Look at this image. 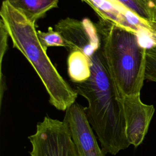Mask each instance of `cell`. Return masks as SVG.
I'll return each mask as SVG.
<instances>
[{"mask_svg": "<svg viewBox=\"0 0 156 156\" xmlns=\"http://www.w3.org/2000/svg\"><path fill=\"white\" fill-rule=\"evenodd\" d=\"M9 37L7 30H6L2 21H0V67H1V79H4L5 77L2 74V66L3 58L5 55L7 48V39Z\"/></svg>", "mask_w": 156, "mask_h": 156, "instance_id": "14", "label": "cell"}, {"mask_svg": "<svg viewBox=\"0 0 156 156\" xmlns=\"http://www.w3.org/2000/svg\"><path fill=\"white\" fill-rule=\"evenodd\" d=\"M98 15L100 19L141 37L148 31L150 21L144 20L121 4L118 0H82Z\"/></svg>", "mask_w": 156, "mask_h": 156, "instance_id": "8", "label": "cell"}, {"mask_svg": "<svg viewBox=\"0 0 156 156\" xmlns=\"http://www.w3.org/2000/svg\"><path fill=\"white\" fill-rule=\"evenodd\" d=\"M139 17L156 21V0H118Z\"/></svg>", "mask_w": 156, "mask_h": 156, "instance_id": "11", "label": "cell"}, {"mask_svg": "<svg viewBox=\"0 0 156 156\" xmlns=\"http://www.w3.org/2000/svg\"><path fill=\"white\" fill-rule=\"evenodd\" d=\"M54 30L62 37L69 53L80 51L90 57L101 47L96 24L88 18L62 19L55 24Z\"/></svg>", "mask_w": 156, "mask_h": 156, "instance_id": "5", "label": "cell"}, {"mask_svg": "<svg viewBox=\"0 0 156 156\" xmlns=\"http://www.w3.org/2000/svg\"><path fill=\"white\" fill-rule=\"evenodd\" d=\"M30 156H79L66 121L45 116L28 137Z\"/></svg>", "mask_w": 156, "mask_h": 156, "instance_id": "4", "label": "cell"}, {"mask_svg": "<svg viewBox=\"0 0 156 156\" xmlns=\"http://www.w3.org/2000/svg\"><path fill=\"white\" fill-rule=\"evenodd\" d=\"M145 80L156 82V44L146 49Z\"/></svg>", "mask_w": 156, "mask_h": 156, "instance_id": "13", "label": "cell"}, {"mask_svg": "<svg viewBox=\"0 0 156 156\" xmlns=\"http://www.w3.org/2000/svg\"><path fill=\"white\" fill-rule=\"evenodd\" d=\"M0 16L13 47L27 59L44 85L50 104L57 110L66 111L76 102L78 94L51 62L40 43L35 24L5 0Z\"/></svg>", "mask_w": 156, "mask_h": 156, "instance_id": "2", "label": "cell"}, {"mask_svg": "<svg viewBox=\"0 0 156 156\" xmlns=\"http://www.w3.org/2000/svg\"><path fill=\"white\" fill-rule=\"evenodd\" d=\"M32 24L44 16L50 10L57 8L58 0H5Z\"/></svg>", "mask_w": 156, "mask_h": 156, "instance_id": "9", "label": "cell"}, {"mask_svg": "<svg viewBox=\"0 0 156 156\" xmlns=\"http://www.w3.org/2000/svg\"><path fill=\"white\" fill-rule=\"evenodd\" d=\"M96 26L109 72L121 98L140 95L145 80L146 49L136 34L99 20Z\"/></svg>", "mask_w": 156, "mask_h": 156, "instance_id": "3", "label": "cell"}, {"mask_svg": "<svg viewBox=\"0 0 156 156\" xmlns=\"http://www.w3.org/2000/svg\"><path fill=\"white\" fill-rule=\"evenodd\" d=\"M121 102L127 140L136 147L143 143L148 132L155 107L153 105L144 104L140 95L122 97Z\"/></svg>", "mask_w": 156, "mask_h": 156, "instance_id": "7", "label": "cell"}, {"mask_svg": "<svg viewBox=\"0 0 156 156\" xmlns=\"http://www.w3.org/2000/svg\"><path fill=\"white\" fill-rule=\"evenodd\" d=\"M68 73L74 83L87 80L91 75L90 57L80 51L70 52L68 58Z\"/></svg>", "mask_w": 156, "mask_h": 156, "instance_id": "10", "label": "cell"}, {"mask_svg": "<svg viewBox=\"0 0 156 156\" xmlns=\"http://www.w3.org/2000/svg\"><path fill=\"white\" fill-rule=\"evenodd\" d=\"M37 35L41 45L46 51L49 47H66L61 35L51 27H49L46 32L37 31Z\"/></svg>", "mask_w": 156, "mask_h": 156, "instance_id": "12", "label": "cell"}, {"mask_svg": "<svg viewBox=\"0 0 156 156\" xmlns=\"http://www.w3.org/2000/svg\"><path fill=\"white\" fill-rule=\"evenodd\" d=\"M91 75L74 83L78 94L88 104V121L105 154H117L130 144L126 136L125 119L120 97L109 72L101 47L90 57Z\"/></svg>", "mask_w": 156, "mask_h": 156, "instance_id": "1", "label": "cell"}, {"mask_svg": "<svg viewBox=\"0 0 156 156\" xmlns=\"http://www.w3.org/2000/svg\"><path fill=\"white\" fill-rule=\"evenodd\" d=\"M63 120L68 124L79 156H105L88 121L86 108L75 102L66 111Z\"/></svg>", "mask_w": 156, "mask_h": 156, "instance_id": "6", "label": "cell"}]
</instances>
